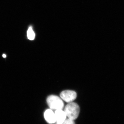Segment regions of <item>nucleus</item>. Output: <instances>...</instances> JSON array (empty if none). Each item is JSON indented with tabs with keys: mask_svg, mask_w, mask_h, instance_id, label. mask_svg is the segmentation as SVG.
Masks as SVG:
<instances>
[{
	"mask_svg": "<svg viewBox=\"0 0 124 124\" xmlns=\"http://www.w3.org/2000/svg\"><path fill=\"white\" fill-rule=\"evenodd\" d=\"M80 107L76 103L71 102L67 104L64 108V111L69 119L74 120L78 117L80 113Z\"/></svg>",
	"mask_w": 124,
	"mask_h": 124,
	"instance_id": "nucleus-1",
	"label": "nucleus"
},
{
	"mask_svg": "<svg viewBox=\"0 0 124 124\" xmlns=\"http://www.w3.org/2000/svg\"><path fill=\"white\" fill-rule=\"evenodd\" d=\"M48 106L51 110H62L64 107V103L61 98L55 95H50L47 98Z\"/></svg>",
	"mask_w": 124,
	"mask_h": 124,
	"instance_id": "nucleus-2",
	"label": "nucleus"
},
{
	"mask_svg": "<svg viewBox=\"0 0 124 124\" xmlns=\"http://www.w3.org/2000/svg\"><path fill=\"white\" fill-rule=\"evenodd\" d=\"M77 93L75 91L67 90L62 91L60 94V98L62 100L67 102H72L77 97Z\"/></svg>",
	"mask_w": 124,
	"mask_h": 124,
	"instance_id": "nucleus-3",
	"label": "nucleus"
},
{
	"mask_svg": "<svg viewBox=\"0 0 124 124\" xmlns=\"http://www.w3.org/2000/svg\"><path fill=\"white\" fill-rule=\"evenodd\" d=\"M55 124H63L66 119L67 116L64 111L62 110H55Z\"/></svg>",
	"mask_w": 124,
	"mask_h": 124,
	"instance_id": "nucleus-4",
	"label": "nucleus"
},
{
	"mask_svg": "<svg viewBox=\"0 0 124 124\" xmlns=\"http://www.w3.org/2000/svg\"><path fill=\"white\" fill-rule=\"evenodd\" d=\"M44 116L45 119L49 124H54L55 122V113L51 109H47L45 111Z\"/></svg>",
	"mask_w": 124,
	"mask_h": 124,
	"instance_id": "nucleus-5",
	"label": "nucleus"
},
{
	"mask_svg": "<svg viewBox=\"0 0 124 124\" xmlns=\"http://www.w3.org/2000/svg\"><path fill=\"white\" fill-rule=\"evenodd\" d=\"M27 35L28 38L29 40H33L35 39V33L31 27H30L28 30L27 32Z\"/></svg>",
	"mask_w": 124,
	"mask_h": 124,
	"instance_id": "nucleus-6",
	"label": "nucleus"
},
{
	"mask_svg": "<svg viewBox=\"0 0 124 124\" xmlns=\"http://www.w3.org/2000/svg\"><path fill=\"white\" fill-rule=\"evenodd\" d=\"M63 124H75L74 120L69 119H66Z\"/></svg>",
	"mask_w": 124,
	"mask_h": 124,
	"instance_id": "nucleus-7",
	"label": "nucleus"
},
{
	"mask_svg": "<svg viewBox=\"0 0 124 124\" xmlns=\"http://www.w3.org/2000/svg\"><path fill=\"white\" fill-rule=\"evenodd\" d=\"M2 57H3L4 58H5L6 57V54H3V55H2Z\"/></svg>",
	"mask_w": 124,
	"mask_h": 124,
	"instance_id": "nucleus-8",
	"label": "nucleus"
}]
</instances>
